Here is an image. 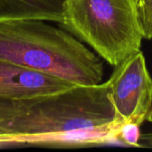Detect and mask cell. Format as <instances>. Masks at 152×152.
<instances>
[{"label":"cell","instance_id":"1","mask_svg":"<svg viewBox=\"0 0 152 152\" xmlns=\"http://www.w3.org/2000/svg\"><path fill=\"white\" fill-rule=\"evenodd\" d=\"M121 125L107 82L92 86H74L34 98L28 110L4 128L0 146L75 145L98 134L118 139Z\"/></svg>","mask_w":152,"mask_h":152},{"label":"cell","instance_id":"2","mask_svg":"<svg viewBox=\"0 0 152 152\" xmlns=\"http://www.w3.org/2000/svg\"><path fill=\"white\" fill-rule=\"evenodd\" d=\"M41 19L0 21V61L76 86L102 83L104 65L71 33Z\"/></svg>","mask_w":152,"mask_h":152},{"label":"cell","instance_id":"3","mask_svg":"<svg viewBox=\"0 0 152 152\" xmlns=\"http://www.w3.org/2000/svg\"><path fill=\"white\" fill-rule=\"evenodd\" d=\"M59 25L113 67L141 51L138 0H66Z\"/></svg>","mask_w":152,"mask_h":152},{"label":"cell","instance_id":"4","mask_svg":"<svg viewBox=\"0 0 152 152\" xmlns=\"http://www.w3.org/2000/svg\"><path fill=\"white\" fill-rule=\"evenodd\" d=\"M118 122L142 125L152 109V77L139 51L115 67L107 81Z\"/></svg>","mask_w":152,"mask_h":152},{"label":"cell","instance_id":"5","mask_svg":"<svg viewBox=\"0 0 152 152\" xmlns=\"http://www.w3.org/2000/svg\"><path fill=\"white\" fill-rule=\"evenodd\" d=\"M76 85L0 61V99L28 100L56 94Z\"/></svg>","mask_w":152,"mask_h":152},{"label":"cell","instance_id":"6","mask_svg":"<svg viewBox=\"0 0 152 152\" xmlns=\"http://www.w3.org/2000/svg\"><path fill=\"white\" fill-rule=\"evenodd\" d=\"M66 0H0V21L41 19L61 24Z\"/></svg>","mask_w":152,"mask_h":152},{"label":"cell","instance_id":"7","mask_svg":"<svg viewBox=\"0 0 152 152\" xmlns=\"http://www.w3.org/2000/svg\"><path fill=\"white\" fill-rule=\"evenodd\" d=\"M33 99L2 100L0 99V134L13 118L23 115L30 108Z\"/></svg>","mask_w":152,"mask_h":152},{"label":"cell","instance_id":"8","mask_svg":"<svg viewBox=\"0 0 152 152\" xmlns=\"http://www.w3.org/2000/svg\"><path fill=\"white\" fill-rule=\"evenodd\" d=\"M140 125L134 122H125L118 128V139L119 142L127 146L139 147L141 140Z\"/></svg>","mask_w":152,"mask_h":152},{"label":"cell","instance_id":"9","mask_svg":"<svg viewBox=\"0 0 152 152\" xmlns=\"http://www.w3.org/2000/svg\"><path fill=\"white\" fill-rule=\"evenodd\" d=\"M138 12L143 38H152V0H138Z\"/></svg>","mask_w":152,"mask_h":152},{"label":"cell","instance_id":"10","mask_svg":"<svg viewBox=\"0 0 152 152\" xmlns=\"http://www.w3.org/2000/svg\"><path fill=\"white\" fill-rule=\"evenodd\" d=\"M140 144H141V146L143 145L146 147L152 148V133L142 135L141 140H140Z\"/></svg>","mask_w":152,"mask_h":152},{"label":"cell","instance_id":"11","mask_svg":"<svg viewBox=\"0 0 152 152\" xmlns=\"http://www.w3.org/2000/svg\"><path fill=\"white\" fill-rule=\"evenodd\" d=\"M147 120H149L150 122H152V109L151 112H150V114H149V116H148V118H147Z\"/></svg>","mask_w":152,"mask_h":152}]
</instances>
